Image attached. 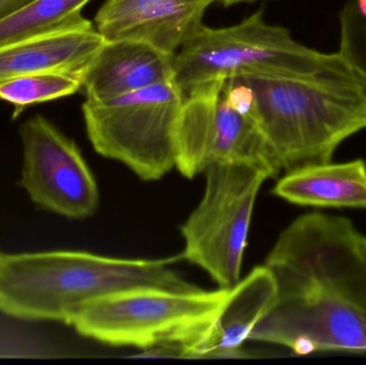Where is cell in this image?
Returning <instances> with one entry per match:
<instances>
[{
    "label": "cell",
    "mask_w": 366,
    "mask_h": 365,
    "mask_svg": "<svg viewBox=\"0 0 366 365\" xmlns=\"http://www.w3.org/2000/svg\"><path fill=\"white\" fill-rule=\"evenodd\" d=\"M365 237L350 219L320 212L284 229L264 264L277 298L249 340L301 356L366 354Z\"/></svg>",
    "instance_id": "obj_1"
},
{
    "label": "cell",
    "mask_w": 366,
    "mask_h": 365,
    "mask_svg": "<svg viewBox=\"0 0 366 365\" xmlns=\"http://www.w3.org/2000/svg\"><path fill=\"white\" fill-rule=\"evenodd\" d=\"M254 92L256 124L282 171L331 162L366 129V77L347 62L315 76H237Z\"/></svg>",
    "instance_id": "obj_2"
},
{
    "label": "cell",
    "mask_w": 366,
    "mask_h": 365,
    "mask_svg": "<svg viewBox=\"0 0 366 365\" xmlns=\"http://www.w3.org/2000/svg\"><path fill=\"white\" fill-rule=\"evenodd\" d=\"M182 259H128L79 251L0 254V312L13 319L70 325L81 309L137 287L200 289L173 268Z\"/></svg>",
    "instance_id": "obj_3"
},
{
    "label": "cell",
    "mask_w": 366,
    "mask_h": 365,
    "mask_svg": "<svg viewBox=\"0 0 366 365\" xmlns=\"http://www.w3.org/2000/svg\"><path fill=\"white\" fill-rule=\"evenodd\" d=\"M230 289H126L90 302L71 326L81 336L103 344L144 351L177 345L182 358H199Z\"/></svg>",
    "instance_id": "obj_4"
},
{
    "label": "cell",
    "mask_w": 366,
    "mask_h": 365,
    "mask_svg": "<svg viewBox=\"0 0 366 365\" xmlns=\"http://www.w3.org/2000/svg\"><path fill=\"white\" fill-rule=\"evenodd\" d=\"M339 53H324L292 38L287 28L264 19V11L236 25L202 26L174 57V81L183 99L198 86L247 74L310 77L347 64Z\"/></svg>",
    "instance_id": "obj_5"
},
{
    "label": "cell",
    "mask_w": 366,
    "mask_h": 365,
    "mask_svg": "<svg viewBox=\"0 0 366 365\" xmlns=\"http://www.w3.org/2000/svg\"><path fill=\"white\" fill-rule=\"evenodd\" d=\"M182 103L174 79L105 102L85 101L88 139L101 156L122 163L144 181H157L176 166Z\"/></svg>",
    "instance_id": "obj_6"
},
{
    "label": "cell",
    "mask_w": 366,
    "mask_h": 365,
    "mask_svg": "<svg viewBox=\"0 0 366 365\" xmlns=\"http://www.w3.org/2000/svg\"><path fill=\"white\" fill-rule=\"evenodd\" d=\"M204 196L182 226V259L230 289L241 280L254 206L264 171L245 164L212 165L204 171Z\"/></svg>",
    "instance_id": "obj_7"
},
{
    "label": "cell",
    "mask_w": 366,
    "mask_h": 365,
    "mask_svg": "<svg viewBox=\"0 0 366 365\" xmlns=\"http://www.w3.org/2000/svg\"><path fill=\"white\" fill-rule=\"evenodd\" d=\"M226 79L198 86L183 99L176 128V169L193 179L212 165L245 164L275 178L281 165L252 116L225 96Z\"/></svg>",
    "instance_id": "obj_8"
},
{
    "label": "cell",
    "mask_w": 366,
    "mask_h": 365,
    "mask_svg": "<svg viewBox=\"0 0 366 365\" xmlns=\"http://www.w3.org/2000/svg\"><path fill=\"white\" fill-rule=\"evenodd\" d=\"M23 166L19 184L32 201L47 211L72 220L96 214L99 189L81 150L43 116L19 129Z\"/></svg>",
    "instance_id": "obj_9"
},
{
    "label": "cell",
    "mask_w": 366,
    "mask_h": 365,
    "mask_svg": "<svg viewBox=\"0 0 366 365\" xmlns=\"http://www.w3.org/2000/svg\"><path fill=\"white\" fill-rule=\"evenodd\" d=\"M215 0H105L94 17L105 41H132L175 56Z\"/></svg>",
    "instance_id": "obj_10"
},
{
    "label": "cell",
    "mask_w": 366,
    "mask_h": 365,
    "mask_svg": "<svg viewBox=\"0 0 366 365\" xmlns=\"http://www.w3.org/2000/svg\"><path fill=\"white\" fill-rule=\"evenodd\" d=\"M104 40L92 21L79 23L0 46V81L36 73H62L83 83Z\"/></svg>",
    "instance_id": "obj_11"
},
{
    "label": "cell",
    "mask_w": 366,
    "mask_h": 365,
    "mask_svg": "<svg viewBox=\"0 0 366 365\" xmlns=\"http://www.w3.org/2000/svg\"><path fill=\"white\" fill-rule=\"evenodd\" d=\"M174 57L132 41H107L83 79L86 101L105 102L174 79Z\"/></svg>",
    "instance_id": "obj_12"
},
{
    "label": "cell",
    "mask_w": 366,
    "mask_h": 365,
    "mask_svg": "<svg viewBox=\"0 0 366 365\" xmlns=\"http://www.w3.org/2000/svg\"><path fill=\"white\" fill-rule=\"evenodd\" d=\"M273 194L303 207L366 209V162L320 163L286 171Z\"/></svg>",
    "instance_id": "obj_13"
},
{
    "label": "cell",
    "mask_w": 366,
    "mask_h": 365,
    "mask_svg": "<svg viewBox=\"0 0 366 365\" xmlns=\"http://www.w3.org/2000/svg\"><path fill=\"white\" fill-rule=\"evenodd\" d=\"M274 276L266 265L254 268L230 289L199 358H238L244 356L242 345L268 312L277 298Z\"/></svg>",
    "instance_id": "obj_14"
},
{
    "label": "cell",
    "mask_w": 366,
    "mask_h": 365,
    "mask_svg": "<svg viewBox=\"0 0 366 365\" xmlns=\"http://www.w3.org/2000/svg\"><path fill=\"white\" fill-rule=\"evenodd\" d=\"M90 0H30L0 17V46L79 23Z\"/></svg>",
    "instance_id": "obj_15"
},
{
    "label": "cell",
    "mask_w": 366,
    "mask_h": 365,
    "mask_svg": "<svg viewBox=\"0 0 366 365\" xmlns=\"http://www.w3.org/2000/svg\"><path fill=\"white\" fill-rule=\"evenodd\" d=\"M76 77L62 73H36L0 81V100L15 107L14 117L30 105L72 96L81 89Z\"/></svg>",
    "instance_id": "obj_16"
},
{
    "label": "cell",
    "mask_w": 366,
    "mask_h": 365,
    "mask_svg": "<svg viewBox=\"0 0 366 365\" xmlns=\"http://www.w3.org/2000/svg\"><path fill=\"white\" fill-rule=\"evenodd\" d=\"M339 23L337 51L366 77V0H346Z\"/></svg>",
    "instance_id": "obj_17"
},
{
    "label": "cell",
    "mask_w": 366,
    "mask_h": 365,
    "mask_svg": "<svg viewBox=\"0 0 366 365\" xmlns=\"http://www.w3.org/2000/svg\"><path fill=\"white\" fill-rule=\"evenodd\" d=\"M245 1H251V0H215V2H219V4H224V6H232V4Z\"/></svg>",
    "instance_id": "obj_18"
},
{
    "label": "cell",
    "mask_w": 366,
    "mask_h": 365,
    "mask_svg": "<svg viewBox=\"0 0 366 365\" xmlns=\"http://www.w3.org/2000/svg\"><path fill=\"white\" fill-rule=\"evenodd\" d=\"M365 252H366V236L365 237Z\"/></svg>",
    "instance_id": "obj_19"
}]
</instances>
